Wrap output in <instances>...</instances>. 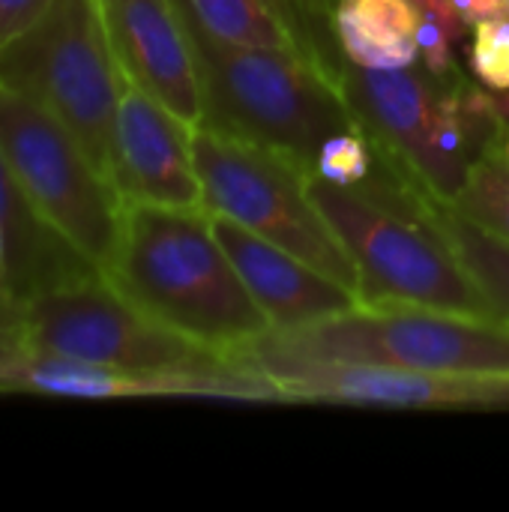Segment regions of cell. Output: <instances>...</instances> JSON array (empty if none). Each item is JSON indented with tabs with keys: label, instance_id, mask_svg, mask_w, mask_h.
I'll use <instances>...</instances> for the list:
<instances>
[{
	"label": "cell",
	"instance_id": "6da1fadb",
	"mask_svg": "<svg viewBox=\"0 0 509 512\" xmlns=\"http://www.w3.org/2000/svg\"><path fill=\"white\" fill-rule=\"evenodd\" d=\"M105 279L147 318L225 354L270 330L204 207L126 204Z\"/></svg>",
	"mask_w": 509,
	"mask_h": 512
},
{
	"label": "cell",
	"instance_id": "7a4b0ae2",
	"mask_svg": "<svg viewBox=\"0 0 509 512\" xmlns=\"http://www.w3.org/2000/svg\"><path fill=\"white\" fill-rule=\"evenodd\" d=\"M309 192L360 273V303H414L504 321L429 216L435 195L375 159L360 186L312 177Z\"/></svg>",
	"mask_w": 509,
	"mask_h": 512
},
{
	"label": "cell",
	"instance_id": "3957f363",
	"mask_svg": "<svg viewBox=\"0 0 509 512\" xmlns=\"http://www.w3.org/2000/svg\"><path fill=\"white\" fill-rule=\"evenodd\" d=\"M186 21L204 81L201 123L291 153L312 168L330 135L360 129L342 87V63L300 48L231 45L204 33L189 15Z\"/></svg>",
	"mask_w": 509,
	"mask_h": 512
},
{
	"label": "cell",
	"instance_id": "277c9868",
	"mask_svg": "<svg viewBox=\"0 0 509 512\" xmlns=\"http://www.w3.org/2000/svg\"><path fill=\"white\" fill-rule=\"evenodd\" d=\"M192 147L207 213L240 222L360 297L357 264L309 192V162L210 123L195 126Z\"/></svg>",
	"mask_w": 509,
	"mask_h": 512
},
{
	"label": "cell",
	"instance_id": "5b68a950",
	"mask_svg": "<svg viewBox=\"0 0 509 512\" xmlns=\"http://www.w3.org/2000/svg\"><path fill=\"white\" fill-rule=\"evenodd\" d=\"M0 84L54 114L108 177L126 78L99 0H51L33 24L0 45Z\"/></svg>",
	"mask_w": 509,
	"mask_h": 512
},
{
	"label": "cell",
	"instance_id": "8992f818",
	"mask_svg": "<svg viewBox=\"0 0 509 512\" xmlns=\"http://www.w3.org/2000/svg\"><path fill=\"white\" fill-rule=\"evenodd\" d=\"M270 339L300 357L509 378V324L414 303H357Z\"/></svg>",
	"mask_w": 509,
	"mask_h": 512
},
{
	"label": "cell",
	"instance_id": "52a82bcc",
	"mask_svg": "<svg viewBox=\"0 0 509 512\" xmlns=\"http://www.w3.org/2000/svg\"><path fill=\"white\" fill-rule=\"evenodd\" d=\"M0 153L39 219L105 270L117 249L126 204L54 114L3 84Z\"/></svg>",
	"mask_w": 509,
	"mask_h": 512
},
{
	"label": "cell",
	"instance_id": "ba28073f",
	"mask_svg": "<svg viewBox=\"0 0 509 512\" xmlns=\"http://www.w3.org/2000/svg\"><path fill=\"white\" fill-rule=\"evenodd\" d=\"M9 303L18 330L33 345L120 372L159 375L189 369L216 354L147 318L105 273L27 297L9 294Z\"/></svg>",
	"mask_w": 509,
	"mask_h": 512
},
{
	"label": "cell",
	"instance_id": "9c48e42d",
	"mask_svg": "<svg viewBox=\"0 0 509 512\" xmlns=\"http://www.w3.org/2000/svg\"><path fill=\"white\" fill-rule=\"evenodd\" d=\"M237 366L273 378L288 402L366 405V408H459L509 411V378L444 375L399 366L312 360L279 348L270 330L225 351Z\"/></svg>",
	"mask_w": 509,
	"mask_h": 512
},
{
	"label": "cell",
	"instance_id": "30bf717a",
	"mask_svg": "<svg viewBox=\"0 0 509 512\" xmlns=\"http://www.w3.org/2000/svg\"><path fill=\"white\" fill-rule=\"evenodd\" d=\"M195 126L141 87H123L108 177L123 204L204 207L192 147Z\"/></svg>",
	"mask_w": 509,
	"mask_h": 512
},
{
	"label": "cell",
	"instance_id": "8fae6325",
	"mask_svg": "<svg viewBox=\"0 0 509 512\" xmlns=\"http://www.w3.org/2000/svg\"><path fill=\"white\" fill-rule=\"evenodd\" d=\"M123 78L198 126L204 81L180 0H99Z\"/></svg>",
	"mask_w": 509,
	"mask_h": 512
},
{
	"label": "cell",
	"instance_id": "7c38bea8",
	"mask_svg": "<svg viewBox=\"0 0 509 512\" xmlns=\"http://www.w3.org/2000/svg\"><path fill=\"white\" fill-rule=\"evenodd\" d=\"M213 231L252 300L267 315L270 330H297L360 303V297L342 282L228 216H213Z\"/></svg>",
	"mask_w": 509,
	"mask_h": 512
},
{
	"label": "cell",
	"instance_id": "4fadbf2b",
	"mask_svg": "<svg viewBox=\"0 0 509 512\" xmlns=\"http://www.w3.org/2000/svg\"><path fill=\"white\" fill-rule=\"evenodd\" d=\"M0 393L90 402L186 396V369L135 375L39 348L18 330L9 294L0 291Z\"/></svg>",
	"mask_w": 509,
	"mask_h": 512
},
{
	"label": "cell",
	"instance_id": "5bb4252c",
	"mask_svg": "<svg viewBox=\"0 0 509 512\" xmlns=\"http://www.w3.org/2000/svg\"><path fill=\"white\" fill-rule=\"evenodd\" d=\"M342 87L360 129L372 144L375 159L405 168L417 177L444 75H432L429 69L417 72L414 66L369 69L342 60Z\"/></svg>",
	"mask_w": 509,
	"mask_h": 512
},
{
	"label": "cell",
	"instance_id": "9a60e30c",
	"mask_svg": "<svg viewBox=\"0 0 509 512\" xmlns=\"http://www.w3.org/2000/svg\"><path fill=\"white\" fill-rule=\"evenodd\" d=\"M0 219L9 240V276L6 294L27 297L45 288H57L90 273H102L81 252H75L57 231H51L21 192L9 162L0 153Z\"/></svg>",
	"mask_w": 509,
	"mask_h": 512
},
{
	"label": "cell",
	"instance_id": "2e32d148",
	"mask_svg": "<svg viewBox=\"0 0 509 512\" xmlns=\"http://www.w3.org/2000/svg\"><path fill=\"white\" fill-rule=\"evenodd\" d=\"M330 21L336 45L348 63L405 69L420 57V6L414 0H339Z\"/></svg>",
	"mask_w": 509,
	"mask_h": 512
},
{
	"label": "cell",
	"instance_id": "e0dca14e",
	"mask_svg": "<svg viewBox=\"0 0 509 512\" xmlns=\"http://www.w3.org/2000/svg\"><path fill=\"white\" fill-rule=\"evenodd\" d=\"M429 216L438 225V231L447 237L450 249L468 270V276L477 282V288L486 294V300L495 306V312L509 324V243L489 234L450 204L432 198Z\"/></svg>",
	"mask_w": 509,
	"mask_h": 512
},
{
	"label": "cell",
	"instance_id": "ac0fdd59",
	"mask_svg": "<svg viewBox=\"0 0 509 512\" xmlns=\"http://www.w3.org/2000/svg\"><path fill=\"white\" fill-rule=\"evenodd\" d=\"M180 6L213 39L258 48H300L291 27L264 0H180Z\"/></svg>",
	"mask_w": 509,
	"mask_h": 512
},
{
	"label": "cell",
	"instance_id": "d6986e66",
	"mask_svg": "<svg viewBox=\"0 0 509 512\" xmlns=\"http://www.w3.org/2000/svg\"><path fill=\"white\" fill-rule=\"evenodd\" d=\"M450 207L509 243V165L501 153L474 162L462 192Z\"/></svg>",
	"mask_w": 509,
	"mask_h": 512
},
{
	"label": "cell",
	"instance_id": "ffe728a7",
	"mask_svg": "<svg viewBox=\"0 0 509 512\" xmlns=\"http://www.w3.org/2000/svg\"><path fill=\"white\" fill-rule=\"evenodd\" d=\"M465 18L456 9L453 0H426L420 3V27H417V45L426 69L432 75H450L456 69L453 63V45L465 36Z\"/></svg>",
	"mask_w": 509,
	"mask_h": 512
},
{
	"label": "cell",
	"instance_id": "44dd1931",
	"mask_svg": "<svg viewBox=\"0 0 509 512\" xmlns=\"http://www.w3.org/2000/svg\"><path fill=\"white\" fill-rule=\"evenodd\" d=\"M297 36L300 48L318 60L342 63V51L333 36V9H327V0H264Z\"/></svg>",
	"mask_w": 509,
	"mask_h": 512
},
{
	"label": "cell",
	"instance_id": "7402d4cb",
	"mask_svg": "<svg viewBox=\"0 0 509 512\" xmlns=\"http://www.w3.org/2000/svg\"><path fill=\"white\" fill-rule=\"evenodd\" d=\"M375 168V153L363 129L330 135L315 156V177L333 186H360Z\"/></svg>",
	"mask_w": 509,
	"mask_h": 512
},
{
	"label": "cell",
	"instance_id": "603a6c76",
	"mask_svg": "<svg viewBox=\"0 0 509 512\" xmlns=\"http://www.w3.org/2000/svg\"><path fill=\"white\" fill-rule=\"evenodd\" d=\"M471 69L483 87L509 93V18L483 21L474 27Z\"/></svg>",
	"mask_w": 509,
	"mask_h": 512
},
{
	"label": "cell",
	"instance_id": "cb8c5ba5",
	"mask_svg": "<svg viewBox=\"0 0 509 512\" xmlns=\"http://www.w3.org/2000/svg\"><path fill=\"white\" fill-rule=\"evenodd\" d=\"M51 0H0V45L33 24Z\"/></svg>",
	"mask_w": 509,
	"mask_h": 512
},
{
	"label": "cell",
	"instance_id": "d4e9b609",
	"mask_svg": "<svg viewBox=\"0 0 509 512\" xmlns=\"http://www.w3.org/2000/svg\"><path fill=\"white\" fill-rule=\"evenodd\" d=\"M453 3L462 12L468 27H477L495 18H509V0H453Z\"/></svg>",
	"mask_w": 509,
	"mask_h": 512
},
{
	"label": "cell",
	"instance_id": "484cf974",
	"mask_svg": "<svg viewBox=\"0 0 509 512\" xmlns=\"http://www.w3.org/2000/svg\"><path fill=\"white\" fill-rule=\"evenodd\" d=\"M6 276H9V240H6V228L0 219V291H6Z\"/></svg>",
	"mask_w": 509,
	"mask_h": 512
},
{
	"label": "cell",
	"instance_id": "4316f807",
	"mask_svg": "<svg viewBox=\"0 0 509 512\" xmlns=\"http://www.w3.org/2000/svg\"><path fill=\"white\" fill-rule=\"evenodd\" d=\"M501 159L509 165V132H507V138H504V144H501Z\"/></svg>",
	"mask_w": 509,
	"mask_h": 512
},
{
	"label": "cell",
	"instance_id": "83f0119b",
	"mask_svg": "<svg viewBox=\"0 0 509 512\" xmlns=\"http://www.w3.org/2000/svg\"><path fill=\"white\" fill-rule=\"evenodd\" d=\"M498 102H501V108H504V114H507V117H509V96H504V99H498Z\"/></svg>",
	"mask_w": 509,
	"mask_h": 512
},
{
	"label": "cell",
	"instance_id": "f1b7e54d",
	"mask_svg": "<svg viewBox=\"0 0 509 512\" xmlns=\"http://www.w3.org/2000/svg\"><path fill=\"white\" fill-rule=\"evenodd\" d=\"M414 3H417V6H420V3H426V0H414Z\"/></svg>",
	"mask_w": 509,
	"mask_h": 512
}]
</instances>
